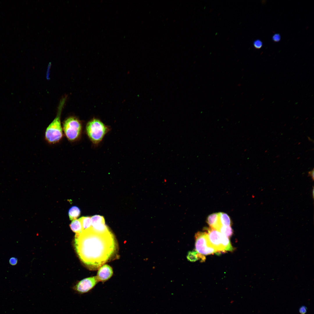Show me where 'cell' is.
<instances>
[{
  "mask_svg": "<svg viewBox=\"0 0 314 314\" xmlns=\"http://www.w3.org/2000/svg\"><path fill=\"white\" fill-rule=\"evenodd\" d=\"M74 245L81 261L92 270L98 269L113 258L117 249V242L110 231L98 232L91 227L76 234Z\"/></svg>",
  "mask_w": 314,
  "mask_h": 314,
  "instance_id": "cell-1",
  "label": "cell"
},
{
  "mask_svg": "<svg viewBox=\"0 0 314 314\" xmlns=\"http://www.w3.org/2000/svg\"><path fill=\"white\" fill-rule=\"evenodd\" d=\"M110 130V128L100 120L94 118L87 124L85 131L87 135L92 144L97 145L105 135Z\"/></svg>",
  "mask_w": 314,
  "mask_h": 314,
  "instance_id": "cell-2",
  "label": "cell"
},
{
  "mask_svg": "<svg viewBox=\"0 0 314 314\" xmlns=\"http://www.w3.org/2000/svg\"><path fill=\"white\" fill-rule=\"evenodd\" d=\"M64 101L63 100L61 102L56 117L47 126L45 131V139L50 144L58 143L63 138V129L61 124L60 115Z\"/></svg>",
  "mask_w": 314,
  "mask_h": 314,
  "instance_id": "cell-3",
  "label": "cell"
},
{
  "mask_svg": "<svg viewBox=\"0 0 314 314\" xmlns=\"http://www.w3.org/2000/svg\"><path fill=\"white\" fill-rule=\"evenodd\" d=\"M206 230L210 244L220 253L233 250L229 237L219 231L210 227L207 228Z\"/></svg>",
  "mask_w": 314,
  "mask_h": 314,
  "instance_id": "cell-4",
  "label": "cell"
},
{
  "mask_svg": "<svg viewBox=\"0 0 314 314\" xmlns=\"http://www.w3.org/2000/svg\"><path fill=\"white\" fill-rule=\"evenodd\" d=\"M63 129L67 139L70 142H74L80 138L82 125L81 122L78 119L74 117H70L64 121Z\"/></svg>",
  "mask_w": 314,
  "mask_h": 314,
  "instance_id": "cell-5",
  "label": "cell"
},
{
  "mask_svg": "<svg viewBox=\"0 0 314 314\" xmlns=\"http://www.w3.org/2000/svg\"><path fill=\"white\" fill-rule=\"evenodd\" d=\"M195 251L198 254L204 256L220 253L209 244L206 232H198L195 234Z\"/></svg>",
  "mask_w": 314,
  "mask_h": 314,
  "instance_id": "cell-6",
  "label": "cell"
},
{
  "mask_svg": "<svg viewBox=\"0 0 314 314\" xmlns=\"http://www.w3.org/2000/svg\"><path fill=\"white\" fill-rule=\"evenodd\" d=\"M98 282L96 276L88 277L78 282L72 288L78 294H84L91 290Z\"/></svg>",
  "mask_w": 314,
  "mask_h": 314,
  "instance_id": "cell-7",
  "label": "cell"
},
{
  "mask_svg": "<svg viewBox=\"0 0 314 314\" xmlns=\"http://www.w3.org/2000/svg\"><path fill=\"white\" fill-rule=\"evenodd\" d=\"M113 273L112 268L110 265L105 264L99 268L96 276L99 281L104 282L110 279Z\"/></svg>",
  "mask_w": 314,
  "mask_h": 314,
  "instance_id": "cell-8",
  "label": "cell"
},
{
  "mask_svg": "<svg viewBox=\"0 0 314 314\" xmlns=\"http://www.w3.org/2000/svg\"><path fill=\"white\" fill-rule=\"evenodd\" d=\"M206 221L210 227L218 231L222 226L220 222L219 213H215L209 215Z\"/></svg>",
  "mask_w": 314,
  "mask_h": 314,
  "instance_id": "cell-9",
  "label": "cell"
},
{
  "mask_svg": "<svg viewBox=\"0 0 314 314\" xmlns=\"http://www.w3.org/2000/svg\"><path fill=\"white\" fill-rule=\"evenodd\" d=\"M69 226L71 230L76 234H79L82 231V227L79 219L72 221Z\"/></svg>",
  "mask_w": 314,
  "mask_h": 314,
  "instance_id": "cell-10",
  "label": "cell"
},
{
  "mask_svg": "<svg viewBox=\"0 0 314 314\" xmlns=\"http://www.w3.org/2000/svg\"><path fill=\"white\" fill-rule=\"evenodd\" d=\"M68 214L70 220L72 221L76 219L80 215L81 210L77 206H72L69 209Z\"/></svg>",
  "mask_w": 314,
  "mask_h": 314,
  "instance_id": "cell-11",
  "label": "cell"
},
{
  "mask_svg": "<svg viewBox=\"0 0 314 314\" xmlns=\"http://www.w3.org/2000/svg\"><path fill=\"white\" fill-rule=\"evenodd\" d=\"M220 223L222 226H230L231 222L229 216L226 213L223 212L219 213Z\"/></svg>",
  "mask_w": 314,
  "mask_h": 314,
  "instance_id": "cell-12",
  "label": "cell"
},
{
  "mask_svg": "<svg viewBox=\"0 0 314 314\" xmlns=\"http://www.w3.org/2000/svg\"><path fill=\"white\" fill-rule=\"evenodd\" d=\"M79 219L82 226V231L88 229L91 227L92 224L90 217H82Z\"/></svg>",
  "mask_w": 314,
  "mask_h": 314,
  "instance_id": "cell-13",
  "label": "cell"
},
{
  "mask_svg": "<svg viewBox=\"0 0 314 314\" xmlns=\"http://www.w3.org/2000/svg\"><path fill=\"white\" fill-rule=\"evenodd\" d=\"M219 231L220 233L227 237L231 236L233 233V231L231 226H222Z\"/></svg>",
  "mask_w": 314,
  "mask_h": 314,
  "instance_id": "cell-14",
  "label": "cell"
},
{
  "mask_svg": "<svg viewBox=\"0 0 314 314\" xmlns=\"http://www.w3.org/2000/svg\"><path fill=\"white\" fill-rule=\"evenodd\" d=\"M187 258L188 261L191 262H195L199 260L197 253L195 251L189 252L187 256Z\"/></svg>",
  "mask_w": 314,
  "mask_h": 314,
  "instance_id": "cell-15",
  "label": "cell"
},
{
  "mask_svg": "<svg viewBox=\"0 0 314 314\" xmlns=\"http://www.w3.org/2000/svg\"><path fill=\"white\" fill-rule=\"evenodd\" d=\"M254 46L256 49H260L263 46V42L260 40H257L254 41Z\"/></svg>",
  "mask_w": 314,
  "mask_h": 314,
  "instance_id": "cell-16",
  "label": "cell"
},
{
  "mask_svg": "<svg viewBox=\"0 0 314 314\" xmlns=\"http://www.w3.org/2000/svg\"><path fill=\"white\" fill-rule=\"evenodd\" d=\"M18 262L17 259L15 257L11 258L9 260L10 264L12 265H16Z\"/></svg>",
  "mask_w": 314,
  "mask_h": 314,
  "instance_id": "cell-17",
  "label": "cell"
},
{
  "mask_svg": "<svg viewBox=\"0 0 314 314\" xmlns=\"http://www.w3.org/2000/svg\"><path fill=\"white\" fill-rule=\"evenodd\" d=\"M272 39L274 42H279L281 39L280 35L279 33H276L272 36Z\"/></svg>",
  "mask_w": 314,
  "mask_h": 314,
  "instance_id": "cell-18",
  "label": "cell"
},
{
  "mask_svg": "<svg viewBox=\"0 0 314 314\" xmlns=\"http://www.w3.org/2000/svg\"><path fill=\"white\" fill-rule=\"evenodd\" d=\"M314 169H313L312 170H311V171L309 172H308V176H310V177H311L312 179L313 180H314Z\"/></svg>",
  "mask_w": 314,
  "mask_h": 314,
  "instance_id": "cell-19",
  "label": "cell"
},
{
  "mask_svg": "<svg viewBox=\"0 0 314 314\" xmlns=\"http://www.w3.org/2000/svg\"><path fill=\"white\" fill-rule=\"evenodd\" d=\"M300 312L302 314H304L306 312V309L305 307H301L299 310Z\"/></svg>",
  "mask_w": 314,
  "mask_h": 314,
  "instance_id": "cell-20",
  "label": "cell"
},
{
  "mask_svg": "<svg viewBox=\"0 0 314 314\" xmlns=\"http://www.w3.org/2000/svg\"><path fill=\"white\" fill-rule=\"evenodd\" d=\"M312 192V195L313 198H313H314V190L313 187V189Z\"/></svg>",
  "mask_w": 314,
  "mask_h": 314,
  "instance_id": "cell-21",
  "label": "cell"
}]
</instances>
